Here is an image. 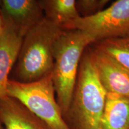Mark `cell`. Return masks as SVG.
I'll list each match as a JSON object with an SVG mask.
<instances>
[{"label":"cell","instance_id":"4","mask_svg":"<svg viewBox=\"0 0 129 129\" xmlns=\"http://www.w3.org/2000/svg\"><path fill=\"white\" fill-rule=\"evenodd\" d=\"M7 96L20 102L51 129H69L56 99L52 74L30 83L10 79Z\"/></svg>","mask_w":129,"mask_h":129},{"label":"cell","instance_id":"6","mask_svg":"<svg viewBox=\"0 0 129 129\" xmlns=\"http://www.w3.org/2000/svg\"><path fill=\"white\" fill-rule=\"evenodd\" d=\"M99 80L106 93L129 97V69L95 47H87Z\"/></svg>","mask_w":129,"mask_h":129},{"label":"cell","instance_id":"8","mask_svg":"<svg viewBox=\"0 0 129 129\" xmlns=\"http://www.w3.org/2000/svg\"><path fill=\"white\" fill-rule=\"evenodd\" d=\"M0 119L4 129H51L20 102L9 96L0 98Z\"/></svg>","mask_w":129,"mask_h":129},{"label":"cell","instance_id":"3","mask_svg":"<svg viewBox=\"0 0 129 129\" xmlns=\"http://www.w3.org/2000/svg\"><path fill=\"white\" fill-rule=\"evenodd\" d=\"M93 43L90 35L77 29H62L54 43L51 74L63 117L70 105L81 59L86 48Z\"/></svg>","mask_w":129,"mask_h":129},{"label":"cell","instance_id":"2","mask_svg":"<svg viewBox=\"0 0 129 129\" xmlns=\"http://www.w3.org/2000/svg\"><path fill=\"white\" fill-rule=\"evenodd\" d=\"M62 31L60 27L45 17L30 29L22 40L11 73L14 75L12 80L30 83L51 74L53 46Z\"/></svg>","mask_w":129,"mask_h":129},{"label":"cell","instance_id":"12","mask_svg":"<svg viewBox=\"0 0 129 129\" xmlns=\"http://www.w3.org/2000/svg\"><path fill=\"white\" fill-rule=\"evenodd\" d=\"M94 47L129 69V35L97 41Z\"/></svg>","mask_w":129,"mask_h":129},{"label":"cell","instance_id":"10","mask_svg":"<svg viewBox=\"0 0 129 129\" xmlns=\"http://www.w3.org/2000/svg\"><path fill=\"white\" fill-rule=\"evenodd\" d=\"M102 129H129V97L106 93Z\"/></svg>","mask_w":129,"mask_h":129},{"label":"cell","instance_id":"7","mask_svg":"<svg viewBox=\"0 0 129 129\" xmlns=\"http://www.w3.org/2000/svg\"><path fill=\"white\" fill-rule=\"evenodd\" d=\"M0 11L23 37L45 17L40 0H0Z\"/></svg>","mask_w":129,"mask_h":129},{"label":"cell","instance_id":"5","mask_svg":"<svg viewBox=\"0 0 129 129\" xmlns=\"http://www.w3.org/2000/svg\"><path fill=\"white\" fill-rule=\"evenodd\" d=\"M62 29L81 30L92 37L94 43L129 35V0H118L95 15L75 19Z\"/></svg>","mask_w":129,"mask_h":129},{"label":"cell","instance_id":"9","mask_svg":"<svg viewBox=\"0 0 129 129\" xmlns=\"http://www.w3.org/2000/svg\"><path fill=\"white\" fill-rule=\"evenodd\" d=\"M23 37L13 26L4 21L0 36V98L7 96V84L17 60Z\"/></svg>","mask_w":129,"mask_h":129},{"label":"cell","instance_id":"14","mask_svg":"<svg viewBox=\"0 0 129 129\" xmlns=\"http://www.w3.org/2000/svg\"><path fill=\"white\" fill-rule=\"evenodd\" d=\"M3 29H4V20H3L2 14L0 11V36L2 34Z\"/></svg>","mask_w":129,"mask_h":129},{"label":"cell","instance_id":"15","mask_svg":"<svg viewBox=\"0 0 129 129\" xmlns=\"http://www.w3.org/2000/svg\"><path fill=\"white\" fill-rule=\"evenodd\" d=\"M0 129H4V127L3 126V124L2 122H1V119H0Z\"/></svg>","mask_w":129,"mask_h":129},{"label":"cell","instance_id":"11","mask_svg":"<svg viewBox=\"0 0 129 129\" xmlns=\"http://www.w3.org/2000/svg\"><path fill=\"white\" fill-rule=\"evenodd\" d=\"M45 18L62 29L80 17L75 0H40Z\"/></svg>","mask_w":129,"mask_h":129},{"label":"cell","instance_id":"1","mask_svg":"<svg viewBox=\"0 0 129 129\" xmlns=\"http://www.w3.org/2000/svg\"><path fill=\"white\" fill-rule=\"evenodd\" d=\"M106 96L87 48L81 59L70 105L63 116L69 129H102Z\"/></svg>","mask_w":129,"mask_h":129},{"label":"cell","instance_id":"13","mask_svg":"<svg viewBox=\"0 0 129 129\" xmlns=\"http://www.w3.org/2000/svg\"><path fill=\"white\" fill-rule=\"evenodd\" d=\"M108 2V0H78L76 7L80 17H86L102 11Z\"/></svg>","mask_w":129,"mask_h":129}]
</instances>
